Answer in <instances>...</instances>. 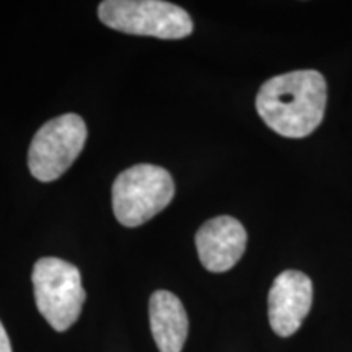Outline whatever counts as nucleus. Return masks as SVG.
Returning <instances> with one entry per match:
<instances>
[{"instance_id":"1a4fd4ad","label":"nucleus","mask_w":352,"mask_h":352,"mask_svg":"<svg viewBox=\"0 0 352 352\" xmlns=\"http://www.w3.org/2000/svg\"><path fill=\"white\" fill-rule=\"evenodd\" d=\"M0 352H12L10 340H8V334L3 328L2 321H0Z\"/></svg>"},{"instance_id":"f03ea898","label":"nucleus","mask_w":352,"mask_h":352,"mask_svg":"<svg viewBox=\"0 0 352 352\" xmlns=\"http://www.w3.org/2000/svg\"><path fill=\"white\" fill-rule=\"evenodd\" d=\"M111 195L118 222L132 228L148 222L170 204L175 183L162 166L139 164L118 175Z\"/></svg>"},{"instance_id":"423d86ee","label":"nucleus","mask_w":352,"mask_h":352,"mask_svg":"<svg viewBox=\"0 0 352 352\" xmlns=\"http://www.w3.org/2000/svg\"><path fill=\"white\" fill-rule=\"evenodd\" d=\"M314 302V284L300 271L287 270L276 277L267 296V316L277 336L298 331Z\"/></svg>"},{"instance_id":"20e7f679","label":"nucleus","mask_w":352,"mask_h":352,"mask_svg":"<svg viewBox=\"0 0 352 352\" xmlns=\"http://www.w3.org/2000/svg\"><path fill=\"white\" fill-rule=\"evenodd\" d=\"M98 16L109 28L138 36L182 39L195 28L184 8L164 0H104Z\"/></svg>"},{"instance_id":"6e6552de","label":"nucleus","mask_w":352,"mask_h":352,"mask_svg":"<svg viewBox=\"0 0 352 352\" xmlns=\"http://www.w3.org/2000/svg\"><path fill=\"white\" fill-rule=\"evenodd\" d=\"M152 336L160 352H182L188 338L189 321L182 300L168 292L157 290L148 300Z\"/></svg>"},{"instance_id":"7ed1b4c3","label":"nucleus","mask_w":352,"mask_h":352,"mask_svg":"<svg viewBox=\"0 0 352 352\" xmlns=\"http://www.w3.org/2000/svg\"><path fill=\"white\" fill-rule=\"evenodd\" d=\"M32 280L39 314L52 329L67 331L78 320L87 300L80 271L64 259L47 256L34 264Z\"/></svg>"},{"instance_id":"f257e3e1","label":"nucleus","mask_w":352,"mask_h":352,"mask_svg":"<svg viewBox=\"0 0 352 352\" xmlns=\"http://www.w3.org/2000/svg\"><path fill=\"white\" fill-rule=\"evenodd\" d=\"M327 108V80L318 70H294L264 82L256 111L283 138L302 139L321 124Z\"/></svg>"},{"instance_id":"0eeeda50","label":"nucleus","mask_w":352,"mask_h":352,"mask_svg":"<svg viewBox=\"0 0 352 352\" xmlns=\"http://www.w3.org/2000/svg\"><path fill=\"white\" fill-rule=\"evenodd\" d=\"M245 227L230 215L208 220L196 233V248L202 266L210 272H226L240 261L246 250Z\"/></svg>"},{"instance_id":"39448f33","label":"nucleus","mask_w":352,"mask_h":352,"mask_svg":"<svg viewBox=\"0 0 352 352\" xmlns=\"http://www.w3.org/2000/svg\"><path fill=\"white\" fill-rule=\"evenodd\" d=\"M85 142L87 124L78 114L69 113L47 121L30 144V171L39 182H54L77 160Z\"/></svg>"}]
</instances>
